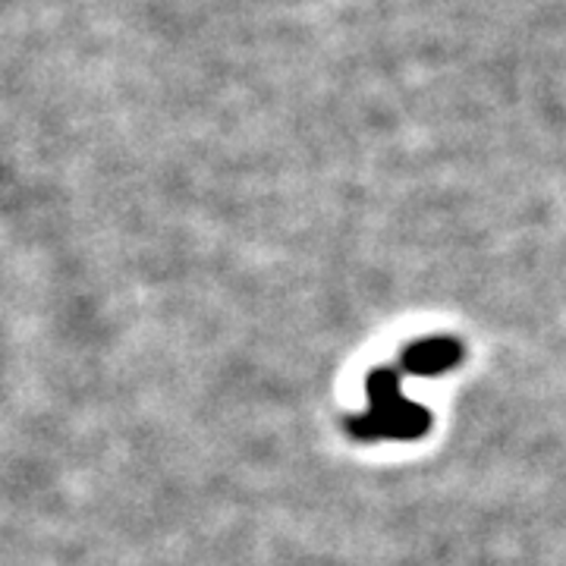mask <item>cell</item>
<instances>
[{"label":"cell","instance_id":"6da1fadb","mask_svg":"<svg viewBox=\"0 0 566 566\" xmlns=\"http://www.w3.org/2000/svg\"><path fill=\"white\" fill-rule=\"evenodd\" d=\"M371 412L363 419H349V434L359 441H412L431 428V412L424 406L406 400L400 394V378L390 368H375L368 375Z\"/></svg>","mask_w":566,"mask_h":566},{"label":"cell","instance_id":"7a4b0ae2","mask_svg":"<svg viewBox=\"0 0 566 566\" xmlns=\"http://www.w3.org/2000/svg\"><path fill=\"white\" fill-rule=\"evenodd\" d=\"M463 359V346L450 337H431L419 344L406 346L403 368L409 375H441Z\"/></svg>","mask_w":566,"mask_h":566}]
</instances>
